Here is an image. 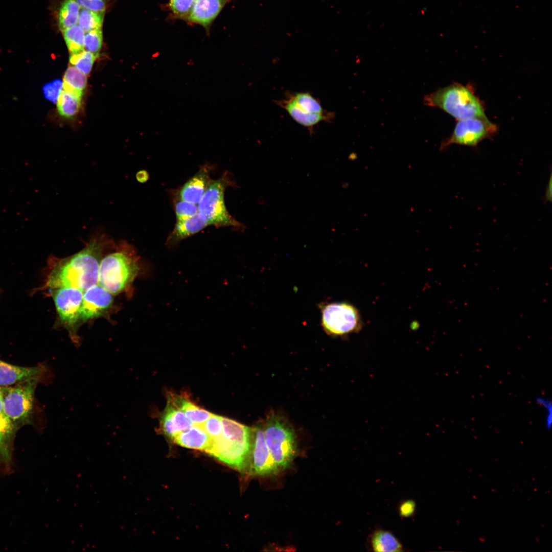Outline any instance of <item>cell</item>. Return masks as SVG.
<instances>
[{
  "label": "cell",
  "mask_w": 552,
  "mask_h": 552,
  "mask_svg": "<svg viewBox=\"0 0 552 552\" xmlns=\"http://www.w3.org/2000/svg\"><path fill=\"white\" fill-rule=\"evenodd\" d=\"M115 249L101 260L98 284L112 295L129 287L142 270L140 259L127 241L116 244Z\"/></svg>",
  "instance_id": "cell-2"
},
{
  "label": "cell",
  "mask_w": 552,
  "mask_h": 552,
  "mask_svg": "<svg viewBox=\"0 0 552 552\" xmlns=\"http://www.w3.org/2000/svg\"><path fill=\"white\" fill-rule=\"evenodd\" d=\"M424 104L437 107L457 120L487 117L482 102L470 86L453 83L426 95Z\"/></svg>",
  "instance_id": "cell-3"
},
{
  "label": "cell",
  "mask_w": 552,
  "mask_h": 552,
  "mask_svg": "<svg viewBox=\"0 0 552 552\" xmlns=\"http://www.w3.org/2000/svg\"><path fill=\"white\" fill-rule=\"evenodd\" d=\"M16 427L4 413H0V458L9 465L11 463L12 442Z\"/></svg>",
  "instance_id": "cell-22"
},
{
  "label": "cell",
  "mask_w": 552,
  "mask_h": 552,
  "mask_svg": "<svg viewBox=\"0 0 552 552\" xmlns=\"http://www.w3.org/2000/svg\"><path fill=\"white\" fill-rule=\"evenodd\" d=\"M114 245L107 234L97 233L78 252L62 259L50 257L43 284L34 291L67 287L84 292L98 284L99 266L103 254Z\"/></svg>",
  "instance_id": "cell-1"
},
{
  "label": "cell",
  "mask_w": 552,
  "mask_h": 552,
  "mask_svg": "<svg viewBox=\"0 0 552 552\" xmlns=\"http://www.w3.org/2000/svg\"><path fill=\"white\" fill-rule=\"evenodd\" d=\"M176 220H182L190 218L198 212V205L179 198L174 203Z\"/></svg>",
  "instance_id": "cell-32"
},
{
  "label": "cell",
  "mask_w": 552,
  "mask_h": 552,
  "mask_svg": "<svg viewBox=\"0 0 552 552\" xmlns=\"http://www.w3.org/2000/svg\"><path fill=\"white\" fill-rule=\"evenodd\" d=\"M3 412V396L1 391V387L0 390V413Z\"/></svg>",
  "instance_id": "cell-41"
},
{
  "label": "cell",
  "mask_w": 552,
  "mask_h": 552,
  "mask_svg": "<svg viewBox=\"0 0 552 552\" xmlns=\"http://www.w3.org/2000/svg\"><path fill=\"white\" fill-rule=\"evenodd\" d=\"M62 83L60 81H55L45 85L43 87V92L46 98L51 101H55L60 93Z\"/></svg>",
  "instance_id": "cell-37"
},
{
  "label": "cell",
  "mask_w": 552,
  "mask_h": 552,
  "mask_svg": "<svg viewBox=\"0 0 552 552\" xmlns=\"http://www.w3.org/2000/svg\"><path fill=\"white\" fill-rule=\"evenodd\" d=\"M86 84L85 74L73 65L67 67L63 78V89L82 95Z\"/></svg>",
  "instance_id": "cell-25"
},
{
  "label": "cell",
  "mask_w": 552,
  "mask_h": 552,
  "mask_svg": "<svg viewBox=\"0 0 552 552\" xmlns=\"http://www.w3.org/2000/svg\"><path fill=\"white\" fill-rule=\"evenodd\" d=\"M497 127L487 118L473 117L458 120L451 135L443 141L440 149L457 144L475 147L494 135Z\"/></svg>",
  "instance_id": "cell-8"
},
{
  "label": "cell",
  "mask_w": 552,
  "mask_h": 552,
  "mask_svg": "<svg viewBox=\"0 0 552 552\" xmlns=\"http://www.w3.org/2000/svg\"><path fill=\"white\" fill-rule=\"evenodd\" d=\"M367 548L373 551H404L402 544L390 531L382 528L374 530L367 537Z\"/></svg>",
  "instance_id": "cell-19"
},
{
  "label": "cell",
  "mask_w": 552,
  "mask_h": 552,
  "mask_svg": "<svg viewBox=\"0 0 552 552\" xmlns=\"http://www.w3.org/2000/svg\"><path fill=\"white\" fill-rule=\"evenodd\" d=\"M102 31L101 29L86 32L84 35V50L98 56L102 45Z\"/></svg>",
  "instance_id": "cell-31"
},
{
  "label": "cell",
  "mask_w": 552,
  "mask_h": 552,
  "mask_svg": "<svg viewBox=\"0 0 552 552\" xmlns=\"http://www.w3.org/2000/svg\"><path fill=\"white\" fill-rule=\"evenodd\" d=\"M96 58L91 53L83 50L78 53L71 54L70 62L80 71L88 75L91 71Z\"/></svg>",
  "instance_id": "cell-30"
},
{
  "label": "cell",
  "mask_w": 552,
  "mask_h": 552,
  "mask_svg": "<svg viewBox=\"0 0 552 552\" xmlns=\"http://www.w3.org/2000/svg\"><path fill=\"white\" fill-rule=\"evenodd\" d=\"M551 179H550L549 182V183H548V184L547 185V187L546 188V191H545V200L546 201H550L551 200Z\"/></svg>",
  "instance_id": "cell-39"
},
{
  "label": "cell",
  "mask_w": 552,
  "mask_h": 552,
  "mask_svg": "<svg viewBox=\"0 0 552 552\" xmlns=\"http://www.w3.org/2000/svg\"><path fill=\"white\" fill-rule=\"evenodd\" d=\"M147 172L144 171H140L137 175L138 180L142 182L145 181L147 179Z\"/></svg>",
  "instance_id": "cell-40"
},
{
  "label": "cell",
  "mask_w": 552,
  "mask_h": 552,
  "mask_svg": "<svg viewBox=\"0 0 552 552\" xmlns=\"http://www.w3.org/2000/svg\"><path fill=\"white\" fill-rule=\"evenodd\" d=\"M80 10L75 0H65L62 3L57 14L58 27L61 31L77 24Z\"/></svg>",
  "instance_id": "cell-24"
},
{
  "label": "cell",
  "mask_w": 552,
  "mask_h": 552,
  "mask_svg": "<svg viewBox=\"0 0 552 552\" xmlns=\"http://www.w3.org/2000/svg\"><path fill=\"white\" fill-rule=\"evenodd\" d=\"M197 1V0H194V1Z\"/></svg>",
  "instance_id": "cell-42"
},
{
  "label": "cell",
  "mask_w": 552,
  "mask_h": 552,
  "mask_svg": "<svg viewBox=\"0 0 552 552\" xmlns=\"http://www.w3.org/2000/svg\"><path fill=\"white\" fill-rule=\"evenodd\" d=\"M168 402L182 410L194 425H201L212 414L185 397L172 393L168 396Z\"/></svg>",
  "instance_id": "cell-21"
},
{
  "label": "cell",
  "mask_w": 552,
  "mask_h": 552,
  "mask_svg": "<svg viewBox=\"0 0 552 552\" xmlns=\"http://www.w3.org/2000/svg\"><path fill=\"white\" fill-rule=\"evenodd\" d=\"M1 387H0V390H1Z\"/></svg>",
  "instance_id": "cell-43"
},
{
  "label": "cell",
  "mask_w": 552,
  "mask_h": 552,
  "mask_svg": "<svg viewBox=\"0 0 552 552\" xmlns=\"http://www.w3.org/2000/svg\"><path fill=\"white\" fill-rule=\"evenodd\" d=\"M113 301L112 294L99 284L91 286L83 292L79 320L85 321L102 315Z\"/></svg>",
  "instance_id": "cell-12"
},
{
  "label": "cell",
  "mask_w": 552,
  "mask_h": 552,
  "mask_svg": "<svg viewBox=\"0 0 552 552\" xmlns=\"http://www.w3.org/2000/svg\"><path fill=\"white\" fill-rule=\"evenodd\" d=\"M231 0H197L186 18L205 28L211 24L224 6Z\"/></svg>",
  "instance_id": "cell-16"
},
{
  "label": "cell",
  "mask_w": 552,
  "mask_h": 552,
  "mask_svg": "<svg viewBox=\"0 0 552 552\" xmlns=\"http://www.w3.org/2000/svg\"><path fill=\"white\" fill-rule=\"evenodd\" d=\"M104 18V12H98L85 9L80 10L78 25L84 32L101 29Z\"/></svg>",
  "instance_id": "cell-28"
},
{
  "label": "cell",
  "mask_w": 552,
  "mask_h": 552,
  "mask_svg": "<svg viewBox=\"0 0 552 552\" xmlns=\"http://www.w3.org/2000/svg\"><path fill=\"white\" fill-rule=\"evenodd\" d=\"M46 367L15 365L0 360V387H8L27 381L39 379L46 373Z\"/></svg>",
  "instance_id": "cell-13"
},
{
  "label": "cell",
  "mask_w": 552,
  "mask_h": 552,
  "mask_svg": "<svg viewBox=\"0 0 552 552\" xmlns=\"http://www.w3.org/2000/svg\"><path fill=\"white\" fill-rule=\"evenodd\" d=\"M416 503L411 499H407L401 502L398 507L400 516L408 518L413 516L416 512Z\"/></svg>",
  "instance_id": "cell-38"
},
{
  "label": "cell",
  "mask_w": 552,
  "mask_h": 552,
  "mask_svg": "<svg viewBox=\"0 0 552 552\" xmlns=\"http://www.w3.org/2000/svg\"><path fill=\"white\" fill-rule=\"evenodd\" d=\"M275 103L284 109L295 122L310 129L321 122H329L334 118V114L331 112L315 113L303 110L295 103L290 94L287 99L277 100Z\"/></svg>",
  "instance_id": "cell-15"
},
{
  "label": "cell",
  "mask_w": 552,
  "mask_h": 552,
  "mask_svg": "<svg viewBox=\"0 0 552 552\" xmlns=\"http://www.w3.org/2000/svg\"><path fill=\"white\" fill-rule=\"evenodd\" d=\"M252 445L235 443L225 439L222 435L213 439L206 453L229 466L243 471L249 464ZM250 463V462H249Z\"/></svg>",
  "instance_id": "cell-10"
},
{
  "label": "cell",
  "mask_w": 552,
  "mask_h": 552,
  "mask_svg": "<svg viewBox=\"0 0 552 552\" xmlns=\"http://www.w3.org/2000/svg\"><path fill=\"white\" fill-rule=\"evenodd\" d=\"M251 455L252 473L259 476L276 474L279 471L265 442L263 424L254 428V438Z\"/></svg>",
  "instance_id": "cell-11"
},
{
  "label": "cell",
  "mask_w": 552,
  "mask_h": 552,
  "mask_svg": "<svg viewBox=\"0 0 552 552\" xmlns=\"http://www.w3.org/2000/svg\"><path fill=\"white\" fill-rule=\"evenodd\" d=\"M39 379L1 387L3 412L17 426L28 423L32 413L34 393Z\"/></svg>",
  "instance_id": "cell-6"
},
{
  "label": "cell",
  "mask_w": 552,
  "mask_h": 552,
  "mask_svg": "<svg viewBox=\"0 0 552 552\" xmlns=\"http://www.w3.org/2000/svg\"><path fill=\"white\" fill-rule=\"evenodd\" d=\"M58 316L70 332L71 339L79 343L76 326L80 318V312L83 292L73 287H60L49 289Z\"/></svg>",
  "instance_id": "cell-9"
},
{
  "label": "cell",
  "mask_w": 552,
  "mask_h": 552,
  "mask_svg": "<svg viewBox=\"0 0 552 552\" xmlns=\"http://www.w3.org/2000/svg\"><path fill=\"white\" fill-rule=\"evenodd\" d=\"M211 167L204 165L179 189L177 198L198 204L212 179L210 174Z\"/></svg>",
  "instance_id": "cell-14"
},
{
  "label": "cell",
  "mask_w": 552,
  "mask_h": 552,
  "mask_svg": "<svg viewBox=\"0 0 552 552\" xmlns=\"http://www.w3.org/2000/svg\"><path fill=\"white\" fill-rule=\"evenodd\" d=\"M82 95L62 89L57 99V110L62 117L71 118L79 111Z\"/></svg>",
  "instance_id": "cell-23"
},
{
  "label": "cell",
  "mask_w": 552,
  "mask_h": 552,
  "mask_svg": "<svg viewBox=\"0 0 552 552\" xmlns=\"http://www.w3.org/2000/svg\"><path fill=\"white\" fill-rule=\"evenodd\" d=\"M537 403L545 409L546 414L545 418V426L548 431H550L552 424V402L547 398L543 397H538L536 398Z\"/></svg>",
  "instance_id": "cell-36"
},
{
  "label": "cell",
  "mask_w": 552,
  "mask_h": 552,
  "mask_svg": "<svg viewBox=\"0 0 552 552\" xmlns=\"http://www.w3.org/2000/svg\"><path fill=\"white\" fill-rule=\"evenodd\" d=\"M209 225L199 214L182 220H176L175 226L167 238L166 246L172 248L180 241L199 232Z\"/></svg>",
  "instance_id": "cell-17"
},
{
  "label": "cell",
  "mask_w": 552,
  "mask_h": 552,
  "mask_svg": "<svg viewBox=\"0 0 552 552\" xmlns=\"http://www.w3.org/2000/svg\"><path fill=\"white\" fill-rule=\"evenodd\" d=\"M297 106L303 110L310 113H324L325 110L318 99L307 91L290 94Z\"/></svg>",
  "instance_id": "cell-27"
},
{
  "label": "cell",
  "mask_w": 552,
  "mask_h": 552,
  "mask_svg": "<svg viewBox=\"0 0 552 552\" xmlns=\"http://www.w3.org/2000/svg\"><path fill=\"white\" fill-rule=\"evenodd\" d=\"M263 424L265 442L279 470L289 467L297 453L293 429L283 417L270 413Z\"/></svg>",
  "instance_id": "cell-4"
},
{
  "label": "cell",
  "mask_w": 552,
  "mask_h": 552,
  "mask_svg": "<svg viewBox=\"0 0 552 552\" xmlns=\"http://www.w3.org/2000/svg\"><path fill=\"white\" fill-rule=\"evenodd\" d=\"M62 33L71 54L84 50L85 33L78 25L63 30Z\"/></svg>",
  "instance_id": "cell-26"
},
{
  "label": "cell",
  "mask_w": 552,
  "mask_h": 552,
  "mask_svg": "<svg viewBox=\"0 0 552 552\" xmlns=\"http://www.w3.org/2000/svg\"><path fill=\"white\" fill-rule=\"evenodd\" d=\"M319 308L321 326L329 335H345L358 331L361 327L358 310L349 303L322 304Z\"/></svg>",
  "instance_id": "cell-7"
},
{
  "label": "cell",
  "mask_w": 552,
  "mask_h": 552,
  "mask_svg": "<svg viewBox=\"0 0 552 552\" xmlns=\"http://www.w3.org/2000/svg\"><path fill=\"white\" fill-rule=\"evenodd\" d=\"M194 2V0H170L169 6L176 16L186 19Z\"/></svg>",
  "instance_id": "cell-34"
},
{
  "label": "cell",
  "mask_w": 552,
  "mask_h": 552,
  "mask_svg": "<svg viewBox=\"0 0 552 552\" xmlns=\"http://www.w3.org/2000/svg\"><path fill=\"white\" fill-rule=\"evenodd\" d=\"M234 185L229 173H224L217 179L211 180L197 204L198 213L209 225L231 226L240 231L244 229V225L229 214L224 203L225 189Z\"/></svg>",
  "instance_id": "cell-5"
},
{
  "label": "cell",
  "mask_w": 552,
  "mask_h": 552,
  "mask_svg": "<svg viewBox=\"0 0 552 552\" xmlns=\"http://www.w3.org/2000/svg\"><path fill=\"white\" fill-rule=\"evenodd\" d=\"M164 412L169 418L177 434L194 425L182 410L168 402Z\"/></svg>",
  "instance_id": "cell-29"
},
{
  "label": "cell",
  "mask_w": 552,
  "mask_h": 552,
  "mask_svg": "<svg viewBox=\"0 0 552 552\" xmlns=\"http://www.w3.org/2000/svg\"><path fill=\"white\" fill-rule=\"evenodd\" d=\"M80 8L88 10L104 12L106 9V0H75Z\"/></svg>",
  "instance_id": "cell-35"
},
{
  "label": "cell",
  "mask_w": 552,
  "mask_h": 552,
  "mask_svg": "<svg viewBox=\"0 0 552 552\" xmlns=\"http://www.w3.org/2000/svg\"><path fill=\"white\" fill-rule=\"evenodd\" d=\"M222 435L229 441L245 445H252L254 429L233 420L221 417Z\"/></svg>",
  "instance_id": "cell-20"
},
{
  "label": "cell",
  "mask_w": 552,
  "mask_h": 552,
  "mask_svg": "<svg viewBox=\"0 0 552 552\" xmlns=\"http://www.w3.org/2000/svg\"><path fill=\"white\" fill-rule=\"evenodd\" d=\"M173 442L182 447L199 450L206 452L212 444L213 439L203 429L197 425H193L189 428L183 430L173 439Z\"/></svg>",
  "instance_id": "cell-18"
},
{
  "label": "cell",
  "mask_w": 552,
  "mask_h": 552,
  "mask_svg": "<svg viewBox=\"0 0 552 552\" xmlns=\"http://www.w3.org/2000/svg\"><path fill=\"white\" fill-rule=\"evenodd\" d=\"M200 426L212 439H217L222 435L221 416L212 413L208 420Z\"/></svg>",
  "instance_id": "cell-33"
}]
</instances>
